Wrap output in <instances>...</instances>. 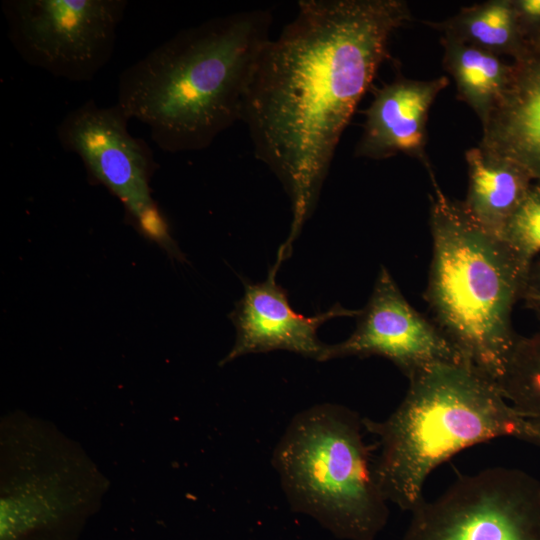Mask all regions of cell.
<instances>
[{
  "mask_svg": "<svg viewBox=\"0 0 540 540\" xmlns=\"http://www.w3.org/2000/svg\"><path fill=\"white\" fill-rule=\"evenodd\" d=\"M411 19L402 0H301L295 18L264 48L242 118L257 159L282 183L292 223L280 255L311 216L340 138L392 34Z\"/></svg>",
  "mask_w": 540,
  "mask_h": 540,
  "instance_id": "obj_1",
  "label": "cell"
},
{
  "mask_svg": "<svg viewBox=\"0 0 540 540\" xmlns=\"http://www.w3.org/2000/svg\"><path fill=\"white\" fill-rule=\"evenodd\" d=\"M272 14L235 12L183 29L119 75L117 104L169 153L209 147L241 120Z\"/></svg>",
  "mask_w": 540,
  "mask_h": 540,
  "instance_id": "obj_2",
  "label": "cell"
},
{
  "mask_svg": "<svg viewBox=\"0 0 540 540\" xmlns=\"http://www.w3.org/2000/svg\"><path fill=\"white\" fill-rule=\"evenodd\" d=\"M407 378L403 400L386 419L363 418L379 447L378 484L402 510L418 505L428 476L461 450L504 437L540 446V428L465 360L434 363Z\"/></svg>",
  "mask_w": 540,
  "mask_h": 540,
  "instance_id": "obj_3",
  "label": "cell"
},
{
  "mask_svg": "<svg viewBox=\"0 0 540 540\" xmlns=\"http://www.w3.org/2000/svg\"><path fill=\"white\" fill-rule=\"evenodd\" d=\"M428 173L432 258L424 298L461 357L497 383L518 338L512 312L530 264L482 229Z\"/></svg>",
  "mask_w": 540,
  "mask_h": 540,
  "instance_id": "obj_4",
  "label": "cell"
},
{
  "mask_svg": "<svg viewBox=\"0 0 540 540\" xmlns=\"http://www.w3.org/2000/svg\"><path fill=\"white\" fill-rule=\"evenodd\" d=\"M363 431L354 410L314 405L292 418L271 459L291 510L342 540H375L389 516Z\"/></svg>",
  "mask_w": 540,
  "mask_h": 540,
  "instance_id": "obj_5",
  "label": "cell"
},
{
  "mask_svg": "<svg viewBox=\"0 0 540 540\" xmlns=\"http://www.w3.org/2000/svg\"><path fill=\"white\" fill-rule=\"evenodd\" d=\"M125 0H5L11 44L29 65L71 82L110 61Z\"/></svg>",
  "mask_w": 540,
  "mask_h": 540,
  "instance_id": "obj_6",
  "label": "cell"
},
{
  "mask_svg": "<svg viewBox=\"0 0 540 540\" xmlns=\"http://www.w3.org/2000/svg\"><path fill=\"white\" fill-rule=\"evenodd\" d=\"M403 540H540V482L491 467L454 481L411 511Z\"/></svg>",
  "mask_w": 540,
  "mask_h": 540,
  "instance_id": "obj_7",
  "label": "cell"
},
{
  "mask_svg": "<svg viewBox=\"0 0 540 540\" xmlns=\"http://www.w3.org/2000/svg\"><path fill=\"white\" fill-rule=\"evenodd\" d=\"M129 120L117 103L101 107L90 99L66 114L56 134L65 151L80 157L89 176L122 202L140 231L170 248L173 242L149 185L157 164L149 146L129 133Z\"/></svg>",
  "mask_w": 540,
  "mask_h": 540,
  "instance_id": "obj_8",
  "label": "cell"
},
{
  "mask_svg": "<svg viewBox=\"0 0 540 540\" xmlns=\"http://www.w3.org/2000/svg\"><path fill=\"white\" fill-rule=\"evenodd\" d=\"M354 332L343 342L326 345L320 362L350 356H380L406 377L428 365L464 360L442 330L403 296L382 266Z\"/></svg>",
  "mask_w": 540,
  "mask_h": 540,
  "instance_id": "obj_9",
  "label": "cell"
},
{
  "mask_svg": "<svg viewBox=\"0 0 540 540\" xmlns=\"http://www.w3.org/2000/svg\"><path fill=\"white\" fill-rule=\"evenodd\" d=\"M280 265L274 264L265 281L245 283L243 297L230 318L236 340L222 364L251 353L286 350L320 361L326 344L317 337L318 328L340 316H358L339 304L314 316L298 314L291 307L286 290L276 283Z\"/></svg>",
  "mask_w": 540,
  "mask_h": 540,
  "instance_id": "obj_10",
  "label": "cell"
},
{
  "mask_svg": "<svg viewBox=\"0 0 540 540\" xmlns=\"http://www.w3.org/2000/svg\"><path fill=\"white\" fill-rule=\"evenodd\" d=\"M449 84L446 76L414 80L397 76L374 92L364 111L362 135L355 156L382 160L397 154L418 159L431 168L425 147L427 120L436 97Z\"/></svg>",
  "mask_w": 540,
  "mask_h": 540,
  "instance_id": "obj_11",
  "label": "cell"
},
{
  "mask_svg": "<svg viewBox=\"0 0 540 540\" xmlns=\"http://www.w3.org/2000/svg\"><path fill=\"white\" fill-rule=\"evenodd\" d=\"M480 146L511 159L540 182V39L512 63L509 85L482 125Z\"/></svg>",
  "mask_w": 540,
  "mask_h": 540,
  "instance_id": "obj_12",
  "label": "cell"
},
{
  "mask_svg": "<svg viewBox=\"0 0 540 540\" xmlns=\"http://www.w3.org/2000/svg\"><path fill=\"white\" fill-rule=\"evenodd\" d=\"M468 190L463 206L486 232L503 239L506 225L530 190L533 178L519 164L482 146L465 152Z\"/></svg>",
  "mask_w": 540,
  "mask_h": 540,
  "instance_id": "obj_13",
  "label": "cell"
},
{
  "mask_svg": "<svg viewBox=\"0 0 540 540\" xmlns=\"http://www.w3.org/2000/svg\"><path fill=\"white\" fill-rule=\"evenodd\" d=\"M443 65L454 79L458 96L483 125L501 101L512 76V64L473 45L441 37Z\"/></svg>",
  "mask_w": 540,
  "mask_h": 540,
  "instance_id": "obj_14",
  "label": "cell"
},
{
  "mask_svg": "<svg viewBox=\"0 0 540 540\" xmlns=\"http://www.w3.org/2000/svg\"><path fill=\"white\" fill-rule=\"evenodd\" d=\"M441 32L442 37L476 46L498 56L513 60L526 50L525 39L513 5V0H489L462 8L441 22H427Z\"/></svg>",
  "mask_w": 540,
  "mask_h": 540,
  "instance_id": "obj_15",
  "label": "cell"
},
{
  "mask_svg": "<svg viewBox=\"0 0 540 540\" xmlns=\"http://www.w3.org/2000/svg\"><path fill=\"white\" fill-rule=\"evenodd\" d=\"M497 385L505 399L540 428V329L518 336Z\"/></svg>",
  "mask_w": 540,
  "mask_h": 540,
  "instance_id": "obj_16",
  "label": "cell"
},
{
  "mask_svg": "<svg viewBox=\"0 0 540 540\" xmlns=\"http://www.w3.org/2000/svg\"><path fill=\"white\" fill-rule=\"evenodd\" d=\"M503 240L530 265L540 253V182L531 186L509 219Z\"/></svg>",
  "mask_w": 540,
  "mask_h": 540,
  "instance_id": "obj_17",
  "label": "cell"
},
{
  "mask_svg": "<svg viewBox=\"0 0 540 540\" xmlns=\"http://www.w3.org/2000/svg\"><path fill=\"white\" fill-rule=\"evenodd\" d=\"M520 29L528 42L540 39V0H513Z\"/></svg>",
  "mask_w": 540,
  "mask_h": 540,
  "instance_id": "obj_18",
  "label": "cell"
},
{
  "mask_svg": "<svg viewBox=\"0 0 540 540\" xmlns=\"http://www.w3.org/2000/svg\"><path fill=\"white\" fill-rule=\"evenodd\" d=\"M521 300L526 307L540 313V260L530 265Z\"/></svg>",
  "mask_w": 540,
  "mask_h": 540,
  "instance_id": "obj_19",
  "label": "cell"
}]
</instances>
